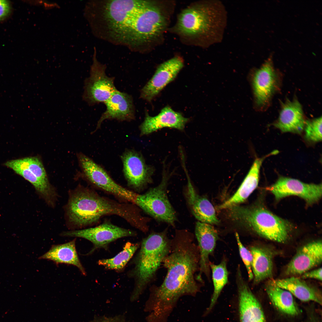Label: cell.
Here are the masks:
<instances>
[{"label":"cell","mask_w":322,"mask_h":322,"mask_svg":"<svg viewBox=\"0 0 322 322\" xmlns=\"http://www.w3.org/2000/svg\"><path fill=\"white\" fill-rule=\"evenodd\" d=\"M194 236L185 230H177L171 239V251L162 264L167 273L160 285H152L144 310L147 322H167L179 298L195 296L200 290L199 247Z\"/></svg>","instance_id":"6da1fadb"},{"label":"cell","mask_w":322,"mask_h":322,"mask_svg":"<svg viewBox=\"0 0 322 322\" xmlns=\"http://www.w3.org/2000/svg\"><path fill=\"white\" fill-rule=\"evenodd\" d=\"M136 206L118 202L100 196L90 188L78 186L69 194L65 208V216L72 230L94 224L109 215L119 216L140 229L143 225L145 217Z\"/></svg>","instance_id":"7a4b0ae2"},{"label":"cell","mask_w":322,"mask_h":322,"mask_svg":"<svg viewBox=\"0 0 322 322\" xmlns=\"http://www.w3.org/2000/svg\"><path fill=\"white\" fill-rule=\"evenodd\" d=\"M167 230L153 232L144 238L134 260V267L128 275L134 281L132 301L139 298L156 279L157 271L165 257L171 251V239Z\"/></svg>","instance_id":"3957f363"},{"label":"cell","mask_w":322,"mask_h":322,"mask_svg":"<svg viewBox=\"0 0 322 322\" xmlns=\"http://www.w3.org/2000/svg\"><path fill=\"white\" fill-rule=\"evenodd\" d=\"M228 209L232 219L260 236L279 243L288 239L290 224L264 208L236 205Z\"/></svg>","instance_id":"277c9868"},{"label":"cell","mask_w":322,"mask_h":322,"mask_svg":"<svg viewBox=\"0 0 322 322\" xmlns=\"http://www.w3.org/2000/svg\"><path fill=\"white\" fill-rule=\"evenodd\" d=\"M147 1L116 0L98 2L100 23L108 35L122 42L132 21Z\"/></svg>","instance_id":"5b68a950"},{"label":"cell","mask_w":322,"mask_h":322,"mask_svg":"<svg viewBox=\"0 0 322 322\" xmlns=\"http://www.w3.org/2000/svg\"><path fill=\"white\" fill-rule=\"evenodd\" d=\"M166 24L161 8L148 1L133 18L123 43L132 48L148 43L162 33Z\"/></svg>","instance_id":"8992f818"},{"label":"cell","mask_w":322,"mask_h":322,"mask_svg":"<svg viewBox=\"0 0 322 322\" xmlns=\"http://www.w3.org/2000/svg\"><path fill=\"white\" fill-rule=\"evenodd\" d=\"M169 177L164 172L160 183L144 193L137 194L134 204L155 219L174 226L176 215L166 191Z\"/></svg>","instance_id":"52a82bcc"},{"label":"cell","mask_w":322,"mask_h":322,"mask_svg":"<svg viewBox=\"0 0 322 322\" xmlns=\"http://www.w3.org/2000/svg\"><path fill=\"white\" fill-rule=\"evenodd\" d=\"M78 158L83 176L89 182L122 199L134 204L137 193L117 184L104 169L85 154L79 153Z\"/></svg>","instance_id":"ba28073f"},{"label":"cell","mask_w":322,"mask_h":322,"mask_svg":"<svg viewBox=\"0 0 322 322\" xmlns=\"http://www.w3.org/2000/svg\"><path fill=\"white\" fill-rule=\"evenodd\" d=\"M95 50L89 76L84 82L83 98L88 104L93 106L104 103L117 89L114 84V78L107 76L106 66L98 61Z\"/></svg>","instance_id":"9c48e42d"},{"label":"cell","mask_w":322,"mask_h":322,"mask_svg":"<svg viewBox=\"0 0 322 322\" xmlns=\"http://www.w3.org/2000/svg\"><path fill=\"white\" fill-rule=\"evenodd\" d=\"M281 83V74L275 69L271 55L255 72L253 78L256 103L261 110L269 107L273 96L280 90Z\"/></svg>","instance_id":"30bf717a"},{"label":"cell","mask_w":322,"mask_h":322,"mask_svg":"<svg viewBox=\"0 0 322 322\" xmlns=\"http://www.w3.org/2000/svg\"><path fill=\"white\" fill-rule=\"evenodd\" d=\"M136 235L134 231L107 222L94 227L64 231L61 234L63 236L81 238L91 242L94 247L89 253L97 249L107 248L109 243L118 239Z\"/></svg>","instance_id":"8fae6325"},{"label":"cell","mask_w":322,"mask_h":322,"mask_svg":"<svg viewBox=\"0 0 322 322\" xmlns=\"http://www.w3.org/2000/svg\"><path fill=\"white\" fill-rule=\"evenodd\" d=\"M121 158L124 175L129 187L139 191L151 182L154 169L146 164L140 153L133 149H127Z\"/></svg>","instance_id":"7c38bea8"},{"label":"cell","mask_w":322,"mask_h":322,"mask_svg":"<svg viewBox=\"0 0 322 322\" xmlns=\"http://www.w3.org/2000/svg\"><path fill=\"white\" fill-rule=\"evenodd\" d=\"M268 189L277 200L285 197L297 196L308 204L318 201L322 196V185L306 183L299 180L280 177Z\"/></svg>","instance_id":"4fadbf2b"},{"label":"cell","mask_w":322,"mask_h":322,"mask_svg":"<svg viewBox=\"0 0 322 322\" xmlns=\"http://www.w3.org/2000/svg\"><path fill=\"white\" fill-rule=\"evenodd\" d=\"M183 64L181 58L176 57L160 65L153 77L141 89L140 97L151 101L176 78Z\"/></svg>","instance_id":"5bb4252c"},{"label":"cell","mask_w":322,"mask_h":322,"mask_svg":"<svg viewBox=\"0 0 322 322\" xmlns=\"http://www.w3.org/2000/svg\"><path fill=\"white\" fill-rule=\"evenodd\" d=\"M210 14L208 10L204 7H188L179 16L177 30L181 35L188 36L203 33L208 31L211 24Z\"/></svg>","instance_id":"9a60e30c"},{"label":"cell","mask_w":322,"mask_h":322,"mask_svg":"<svg viewBox=\"0 0 322 322\" xmlns=\"http://www.w3.org/2000/svg\"><path fill=\"white\" fill-rule=\"evenodd\" d=\"M195 232L199 253V271L197 278L202 281V275L208 278L209 277V256L214 251L218 235L216 230L210 225L199 221L196 223Z\"/></svg>","instance_id":"2e32d148"},{"label":"cell","mask_w":322,"mask_h":322,"mask_svg":"<svg viewBox=\"0 0 322 322\" xmlns=\"http://www.w3.org/2000/svg\"><path fill=\"white\" fill-rule=\"evenodd\" d=\"M322 261L321 240L310 242L302 247L287 265V275H301L320 264Z\"/></svg>","instance_id":"e0dca14e"},{"label":"cell","mask_w":322,"mask_h":322,"mask_svg":"<svg viewBox=\"0 0 322 322\" xmlns=\"http://www.w3.org/2000/svg\"><path fill=\"white\" fill-rule=\"evenodd\" d=\"M104 103L106 109L98 121L95 132L100 128L106 120L131 121L135 118L133 98L129 94L116 91Z\"/></svg>","instance_id":"ac0fdd59"},{"label":"cell","mask_w":322,"mask_h":322,"mask_svg":"<svg viewBox=\"0 0 322 322\" xmlns=\"http://www.w3.org/2000/svg\"><path fill=\"white\" fill-rule=\"evenodd\" d=\"M236 280L240 322H266L259 303L241 273L236 275Z\"/></svg>","instance_id":"d6986e66"},{"label":"cell","mask_w":322,"mask_h":322,"mask_svg":"<svg viewBox=\"0 0 322 322\" xmlns=\"http://www.w3.org/2000/svg\"><path fill=\"white\" fill-rule=\"evenodd\" d=\"M306 121L301 104L294 98L281 103L278 117L273 125L282 132L301 134Z\"/></svg>","instance_id":"ffe728a7"},{"label":"cell","mask_w":322,"mask_h":322,"mask_svg":"<svg viewBox=\"0 0 322 322\" xmlns=\"http://www.w3.org/2000/svg\"><path fill=\"white\" fill-rule=\"evenodd\" d=\"M188 120L181 113L175 112L167 106L156 116H151L147 113H146L144 120L139 127L140 135H148L164 127L183 130Z\"/></svg>","instance_id":"44dd1931"},{"label":"cell","mask_w":322,"mask_h":322,"mask_svg":"<svg viewBox=\"0 0 322 322\" xmlns=\"http://www.w3.org/2000/svg\"><path fill=\"white\" fill-rule=\"evenodd\" d=\"M278 153V150H275L262 157L256 158L236 192L220 205L219 208L221 209L228 208L244 202L258 186L260 170L263 161L267 157Z\"/></svg>","instance_id":"7402d4cb"},{"label":"cell","mask_w":322,"mask_h":322,"mask_svg":"<svg viewBox=\"0 0 322 322\" xmlns=\"http://www.w3.org/2000/svg\"><path fill=\"white\" fill-rule=\"evenodd\" d=\"M185 173L188 182L185 194L191 213L199 222L210 225L219 224V221L213 205L207 198L197 194L188 173Z\"/></svg>","instance_id":"603a6c76"},{"label":"cell","mask_w":322,"mask_h":322,"mask_svg":"<svg viewBox=\"0 0 322 322\" xmlns=\"http://www.w3.org/2000/svg\"><path fill=\"white\" fill-rule=\"evenodd\" d=\"M4 165L30 183L39 196L48 205L52 207L55 206L58 195L55 188L50 183L40 180L30 170L19 163L17 159L7 161Z\"/></svg>","instance_id":"cb8c5ba5"},{"label":"cell","mask_w":322,"mask_h":322,"mask_svg":"<svg viewBox=\"0 0 322 322\" xmlns=\"http://www.w3.org/2000/svg\"><path fill=\"white\" fill-rule=\"evenodd\" d=\"M75 242L76 239H75L64 244L53 245L39 259L51 260L57 264L73 265L77 267L83 275H86V272L76 250Z\"/></svg>","instance_id":"d4e9b609"},{"label":"cell","mask_w":322,"mask_h":322,"mask_svg":"<svg viewBox=\"0 0 322 322\" xmlns=\"http://www.w3.org/2000/svg\"><path fill=\"white\" fill-rule=\"evenodd\" d=\"M250 251L253 256L252 268L253 284H258L272 277L273 253L270 250L257 246H251Z\"/></svg>","instance_id":"484cf974"},{"label":"cell","mask_w":322,"mask_h":322,"mask_svg":"<svg viewBox=\"0 0 322 322\" xmlns=\"http://www.w3.org/2000/svg\"><path fill=\"white\" fill-rule=\"evenodd\" d=\"M273 281L276 285L288 291L301 301H312L322 304L321 296L320 293L303 279L292 276Z\"/></svg>","instance_id":"4316f807"},{"label":"cell","mask_w":322,"mask_h":322,"mask_svg":"<svg viewBox=\"0 0 322 322\" xmlns=\"http://www.w3.org/2000/svg\"><path fill=\"white\" fill-rule=\"evenodd\" d=\"M265 289L272 303L280 311L291 315L299 314L298 308L290 292L276 285L273 280L267 282Z\"/></svg>","instance_id":"83f0119b"},{"label":"cell","mask_w":322,"mask_h":322,"mask_svg":"<svg viewBox=\"0 0 322 322\" xmlns=\"http://www.w3.org/2000/svg\"><path fill=\"white\" fill-rule=\"evenodd\" d=\"M210 268L212 273L214 290L210 304L205 313L208 314L214 306L224 286L228 282V272L227 267V261L224 258L218 264L210 262Z\"/></svg>","instance_id":"f1b7e54d"},{"label":"cell","mask_w":322,"mask_h":322,"mask_svg":"<svg viewBox=\"0 0 322 322\" xmlns=\"http://www.w3.org/2000/svg\"><path fill=\"white\" fill-rule=\"evenodd\" d=\"M140 244L126 243L123 250L114 257L98 261V265L108 270L119 271L122 270L139 248Z\"/></svg>","instance_id":"f546056e"},{"label":"cell","mask_w":322,"mask_h":322,"mask_svg":"<svg viewBox=\"0 0 322 322\" xmlns=\"http://www.w3.org/2000/svg\"><path fill=\"white\" fill-rule=\"evenodd\" d=\"M17 160L40 180L47 183H49L43 165L38 158L36 157H30L17 159Z\"/></svg>","instance_id":"4dcf8cb0"},{"label":"cell","mask_w":322,"mask_h":322,"mask_svg":"<svg viewBox=\"0 0 322 322\" xmlns=\"http://www.w3.org/2000/svg\"><path fill=\"white\" fill-rule=\"evenodd\" d=\"M304 131L305 138L310 142L315 143L322 140V117L306 121Z\"/></svg>","instance_id":"1f68e13d"},{"label":"cell","mask_w":322,"mask_h":322,"mask_svg":"<svg viewBox=\"0 0 322 322\" xmlns=\"http://www.w3.org/2000/svg\"><path fill=\"white\" fill-rule=\"evenodd\" d=\"M235 236L236 239L240 256L246 268L248 276L249 279L251 281L253 279L252 265L253 256L250 250L247 249L242 244L240 239L239 234L236 233Z\"/></svg>","instance_id":"d6a6232c"},{"label":"cell","mask_w":322,"mask_h":322,"mask_svg":"<svg viewBox=\"0 0 322 322\" xmlns=\"http://www.w3.org/2000/svg\"><path fill=\"white\" fill-rule=\"evenodd\" d=\"M12 11V5L9 1L0 0V21L9 17Z\"/></svg>","instance_id":"836d02e7"},{"label":"cell","mask_w":322,"mask_h":322,"mask_svg":"<svg viewBox=\"0 0 322 322\" xmlns=\"http://www.w3.org/2000/svg\"><path fill=\"white\" fill-rule=\"evenodd\" d=\"M322 270V268L321 267L314 270L306 272L303 274L302 278V279L314 278L321 281Z\"/></svg>","instance_id":"e575fe53"},{"label":"cell","mask_w":322,"mask_h":322,"mask_svg":"<svg viewBox=\"0 0 322 322\" xmlns=\"http://www.w3.org/2000/svg\"><path fill=\"white\" fill-rule=\"evenodd\" d=\"M96 322H119L118 321H117V320H114V319H104L103 320H101L100 321H96Z\"/></svg>","instance_id":"d590c367"}]
</instances>
